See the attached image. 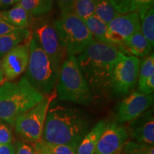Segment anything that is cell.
Listing matches in <instances>:
<instances>
[{
    "label": "cell",
    "instance_id": "38",
    "mask_svg": "<svg viewBox=\"0 0 154 154\" xmlns=\"http://www.w3.org/2000/svg\"></svg>",
    "mask_w": 154,
    "mask_h": 154
},
{
    "label": "cell",
    "instance_id": "3",
    "mask_svg": "<svg viewBox=\"0 0 154 154\" xmlns=\"http://www.w3.org/2000/svg\"><path fill=\"white\" fill-rule=\"evenodd\" d=\"M26 76L17 82H5L0 86V119L14 125L17 117L44 99Z\"/></svg>",
    "mask_w": 154,
    "mask_h": 154
},
{
    "label": "cell",
    "instance_id": "34",
    "mask_svg": "<svg viewBox=\"0 0 154 154\" xmlns=\"http://www.w3.org/2000/svg\"><path fill=\"white\" fill-rule=\"evenodd\" d=\"M0 154H16V148L11 143L0 144Z\"/></svg>",
    "mask_w": 154,
    "mask_h": 154
},
{
    "label": "cell",
    "instance_id": "16",
    "mask_svg": "<svg viewBox=\"0 0 154 154\" xmlns=\"http://www.w3.org/2000/svg\"><path fill=\"white\" fill-rule=\"evenodd\" d=\"M106 124V121H100L90 131H88L76 148V154H94L98 140Z\"/></svg>",
    "mask_w": 154,
    "mask_h": 154
},
{
    "label": "cell",
    "instance_id": "5",
    "mask_svg": "<svg viewBox=\"0 0 154 154\" xmlns=\"http://www.w3.org/2000/svg\"><path fill=\"white\" fill-rule=\"evenodd\" d=\"M25 76L32 86L42 95L52 91L57 83L58 72L33 36L29 40V59Z\"/></svg>",
    "mask_w": 154,
    "mask_h": 154
},
{
    "label": "cell",
    "instance_id": "26",
    "mask_svg": "<svg viewBox=\"0 0 154 154\" xmlns=\"http://www.w3.org/2000/svg\"><path fill=\"white\" fill-rule=\"evenodd\" d=\"M154 75V55L152 52L151 55L144 58L140 62L139 72L137 80V84L140 83L150 76Z\"/></svg>",
    "mask_w": 154,
    "mask_h": 154
},
{
    "label": "cell",
    "instance_id": "35",
    "mask_svg": "<svg viewBox=\"0 0 154 154\" xmlns=\"http://www.w3.org/2000/svg\"><path fill=\"white\" fill-rule=\"evenodd\" d=\"M18 3H19V0H0V5L5 7H8Z\"/></svg>",
    "mask_w": 154,
    "mask_h": 154
},
{
    "label": "cell",
    "instance_id": "20",
    "mask_svg": "<svg viewBox=\"0 0 154 154\" xmlns=\"http://www.w3.org/2000/svg\"><path fill=\"white\" fill-rule=\"evenodd\" d=\"M30 144L34 146L37 153L44 152L49 154H76V149L72 146L49 143L43 140V138L39 141Z\"/></svg>",
    "mask_w": 154,
    "mask_h": 154
},
{
    "label": "cell",
    "instance_id": "19",
    "mask_svg": "<svg viewBox=\"0 0 154 154\" xmlns=\"http://www.w3.org/2000/svg\"><path fill=\"white\" fill-rule=\"evenodd\" d=\"M19 4L32 16L46 14L53 8V0H19Z\"/></svg>",
    "mask_w": 154,
    "mask_h": 154
},
{
    "label": "cell",
    "instance_id": "9",
    "mask_svg": "<svg viewBox=\"0 0 154 154\" xmlns=\"http://www.w3.org/2000/svg\"><path fill=\"white\" fill-rule=\"evenodd\" d=\"M32 36L49 57L54 68L59 72L66 52L59 39L54 22L39 19L34 25Z\"/></svg>",
    "mask_w": 154,
    "mask_h": 154
},
{
    "label": "cell",
    "instance_id": "8",
    "mask_svg": "<svg viewBox=\"0 0 154 154\" xmlns=\"http://www.w3.org/2000/svg\"><path fill=\"white\" fill-rule=\"evenodd\" d=\"M140 59L119 51L111 76L110 91L117 97L126 96L137 84Z\"/></svg>",
    "mask_w": 154,
    "mask_h": 154
},
{
    "label": "cell",
    "instance_id": "10",
    "mask_svg": "<svg viewBox=\"0 0 154 154\" xmlns=\"http://www.w3.org/2000/svg\"><path fill=\"white\" fill-rule=\"evenodd\" d=\"M140 30V18L137 12L120 14L107 24L106 38L108 43L117 47Z\"/></svg>",
    "mask_w": 154,
    "mask_h": 154
},
{
    "label": "cell",
    "instance_id": "12",
    "mask_svg": "<svg viewBox=\"0 0 154 154\" xmlns=\"http://www.w3.org/2000/svg\"><path fill=\"white\" fill-rule=\"evenodd\" d=\"M126 127L115 122L106 124L102 132L94 154H117L128 138Z\"/></svg>",
    "mask_w": 154,
    "mask_h": 154
},
{
    "label": "cell",
    "instance_id": "4",
    "mask_svg": "<svg viewBox=\"0 0 154 154\" xmlns=\"http://www.w3.org/2000/svg\"><path fill=\"white\" fill-rule=\"evenodd\" d=\"M57 84V94L60 101L79 105H88L93 101L94 96L76 57L68 56L63 61Z\"/></svg>",
    "mask_w": 154,
    "mask_h": 154
},
{
    "label": "cell",
    "instance_id": "24",
    "mask_svg": "<svg viewBox=\"0 0 154 154\" xmlns=\"http://www.w3.org/2000/svg\"><path fill=\"white\" fill-rule=\"evenodd\" d=\"M96 0H75L73 12L82 19L86 20L94 14Z\"/></svg>",
    "mask_w": 154,
    "mask_h": 154
},
{
    "label": "cell",
    "instance_id": "29",
    "mask_svg": "<svg viewBox=\"0 0 154 154\" xmlns=\"http://www.w3.org/2000/svg\"><path fill=\"white\" fill-rule=\"evenodd\" d=\"M137 84V91L138 93L146 95L153 94L154 91V75Z\"/></svg>",
    "mask_w": 154,
    "mask_h": 154
},
{
    "label": "cell",
    "instance_id": "25",
    "mask_svg": "<svg viewBox=\"0 0 154 154\" xmlns=\"http://www.w3.org/2000/svg\"><path fill=\"white\" fill-rule=\"evenodd\" d=\"M122 151L124 154H154L153 146L136 141H126L121 150Z\"/></svg>",
    "mask_w": 154,
    "mask_h": 154
},
{
    "label": "cell",
    "instance_id": "11",
    "mask_svg": "<svg viewBox=\"0 0 154 154\" xmlns=\"http://www.w3.org/2000/svg\"><path fill=\"white\" fill-rule=\"evenodd\" d=\"M153 95H146L134 91L123 100L117 106L116 119L118 122H130L138 118L151 107Z\"/></svg>",
    "mask_w": 154,
    "mask_h": 154
},
{
    "label": "cell",
    "instance_id": "31",
    "mask_svg": "<svg viewBox=\"0 0 154 154\" xmlns=\"http://www.w3.org/2000/svg\"><path fill=\"white\" fill-rule=\"evenodd\" d=\"M109 1L119 14H125L128 13L129 0H109Z\"/></svg>",
    "mask_w": 154,
    "mask_h": 154
},
{
    "label": "cell",
    "instance_id": "13",
    "mask_svg": "<svg viewBox=\"0 0 154 154\" xmlns=\"http://www.w3.org/2000/svg\"><path fill=\"white\" fill-rule=\"evenodd\" d=\"M29 59V42L19 44L3 57L2 66L5 80L15 79L26 70Z\"/></svg>",
    "mask_w": 154,
    "mask_h": 154
},
{
    "label": "cell",
    "instance_id": "18",
    "mask_svg": "<svg viewBox=\"0 0 154 154\" xmlns=\"http://www.w3.org/2000/svg\"><path fill=\"white\" fill-rule=\"evenodd\" d=\"M29 14L18 3L13 8L0 12V19L18 28H27Z\"/></svg>",
    "mask_w": 154,
    "mask_h": 154
},
{
    "label": "cell",
    "instance_id": "30",
    "mask_svg": "<svg viewBox=\"0 0 154 154\" xmlns=\"http://www.w3.org/2000/svg\"><path fill=\"white\" fill-rule=\"evenodd\" d=\"M16 154H38L32 144L18 141L17 143Z\"/></svg>",
    "mask_w": 154,
    "mask_h": 154
},
{
    "label": "cell",
    "instance_id": "2",
    "mask_svg": "<svg viewBox=\"0 0 154 154\" xmlns=\"http://www.w3.org/2000/svg\"><path fill=\"white\" fill-rule=\"evenodd\" d=\"M118 52V48L113 44L95 41L76 57L93 96L110 91L111 76Z\"/></svg>",
    "mask_w": 154,
    "mask_h": 154
},
{
    "label": "cell",
    "instance_id": "22",
    "mask_svg": "<svg viewBox=\"0 0 154 154\" xmlns=\"http://www.w3.org/2000/svg\"><path fill=\"white\" fill-rule=\"evenodd\" d=\"M94 15L108 24L120 14L109 0H96Z\"/></svg>",
    "mask_w": 154,
    "mask_h": 154
},
{
    "label": "cell",
    "instance_id": "36",
    "mask_svg": "<svg viewBox=\"0 0 154 154\" xmlns=\"http://www.w3.org/2000/svg\"><path fill=\"white\" fill-rule=\"evenodd\" d=\"M5 82V77H4L3 71H2V61L0 59V86Z\"/></svg>",
    "mask_w": 154,
    "mask_h": 154
},
{
    "label": "cell",
    "instance_id": "23",
    "mask_svg": "<svg viewBox=\"0 0 154 154\" xmlns=\"http://www.w3.org/2000/svg\"><path fill=\"white\" fill-rule=\"evenodd\" d=\"M140 32L144 37L151 44L154 45V10L153 7L149 9L140 19Z\"/></svg>",
    "mask_w": 154,
    "mask_h": 154
},
{
    "label": "cell",
    "instance_id": "32",
    "mask_svg": "<svg viewBox=\"0 0 154 154\" xmlns=\"http://www.w3.org/2000/svg\"><path fill=\"white\" fill-rule=\"evenodd\" d=\"M56 1L61 11V14L73 11L75 0H56Z\"/></svg>",
    "mask_w": 154,
    "mask_h": 154
},
{
    "label": "cell",
    "instance_id": "21",
    "mask_svg": "<svg viewBox=\"0 0 154 154\" xmlns=\"http://www.w3.org/2000/svg\"><path fill=\"white\" fill-rule=\"evenodd\" d=\"M83 22L85 23L95 41L108 43L106 38V34L107 32L106 24L102 22L101 19L96 17L94 14Z\"/></svg>",
    "mask_w": 154,
    "mask_h": 154
},
{
    "label": "cell",
    "instance_id": "15",
    "mask_svg": "<svg viewBox=\"0 0 154 154\" xmlns=\"http://www.w3.org/2000/svg\"><path fill=\"white\" fill-rule=\"evenodd\" d=\"M121 50L136 57H145L151 52L152 46L144 37L141 32L138 31L132 34L122 44L119 45Z\"/></svg>",
    "mask_w": 154,
    "mask_h": 154
},
{
    "label": "cell",
    "instance_id": "17",
    "mask_svg": "<svg viewBox=\"0 0 154 154\" xmlns=\"http://www.w3.org/2000/svg\"><path fill=\"white\" fill-rule=\"evenodd\" d=\"M29 37L30 32L27 28H19L0 36V58Z\"/></svg>",
    "mask_w": 154,
    "mask_h": 154
},
{
    "label": "cell",
    "instance_id": "1",
    "mask_svg": "<svg viewBox=\"0 0 154 154\" xmlns=\"http://www.w3.org/2000/svg\"><path fill=\"white\" fill-rule=\"evenodd\" d=\"M89 123L82 111L70 106L51 102L42 138L52 143L78 147L88 131Z\"/></svg>",
    "mask_w": 154,
    "mask_h": 154
},
{
    "label": "cell",
    "instance_id": "37",
    "mask_svg": "<svg viewBox=\"0 0 154 154\" xmlns=\"http://www.w3.org/2000/svg\"><path fill=\"white\" fill-rule=\"evenodd\" d=\"M37 153L38 154H49V153H44V152H38Z\"/></svg>",
    "mask_w": 154,
    "mask_h": 154
},
{
    "label": "cell",
    "instance_id": "14",
    "mask_svg": "<svg viewBox=\"0 0 154 154\" xmlns=\"http://www.w3.org/2000/svg\"><path fill=\"white\" fill-rule=\"evenodd\" d=\"M127 131L128 136L136 140V142L153 146L154 119L152 111L144 112L133 120Z\"/></svg>",
    "mask_w": 154,
    "mask_h": 154
},
{
    "label": "cell",
    "instance_id": "27",
    "mask_svg": "<svg viewBox=\"0 0 154 154\" xmlns=\"http://www.w3.org/2000/svg\"><path fill=\"white\" fill-rule=\"evenodd\" d=\"M154 0H129L128 13L136 11L141 19L149 9L153 7Z\"/></svg>",
    "mask_w": 154,
    "mask_h": 154
},
{
    "label": "cell",
    "instance_id": "6",
    "mask_svg": "<svg viewBox=\"0 0 154 154\" xmlns=\"http://www.w3.org/2000/svg\"><path fill=\"white\" fill-rule=\"evenodd\" d=\"M54 26L68 56L79 55L95 42L85 23L73 11L61 14L60 18L54 21Z\"/></svg>",
    "mask_w": 154,
    "mask_h": 154
},
{
    "label": "cell",
    "instance_id": "7",
    "mask_svg": "<svg viewBox=\"0 0 154 154\" xmlns=\"http://www.w3.org/2000/svg\"><path fill=\"white\" fill-rule=\"evenodd\" d=\"M51 102V97L44 96L37 104L17 117L14 121L15 130L23 140L33 143L42 139L46 117Z\"/></svg>",
    "mask_w": 154,
    "mask_h": 154
},
{
    "label": "cell",
    "instance_id": "33",
    "mask_svg": "<svg viewBox=\"0 0 154 154\" xmlns=\"http://www.w3.org/2000/svg\"><path fill=\"white\" fill-rule=\"evenodd\" d=\"M17 29L19 28L0 19V36L10 33V32Z\"/></svg>",
    "mask_w": 154,
    "mask_h": 154
},
{
    "label": "cell",
    "instance_id": "28",
    "mask_svg": "<svg viewBox=\"0 0 154 154\" xmlns=\"http://www.w3.org/2000/svg\"><path fill=\"white\" fill-rule=\"evenodd\" d=\"M12 132L7 122L0 119V144H9L12 141Z\"/></svg>",
    "mask_w": 154,
    "mask_h": 154
}]
</instances>
